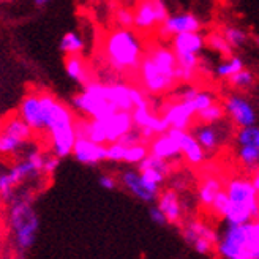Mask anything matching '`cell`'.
Segmentation results:
<instances>
[{
  "instance_id": "cell-1",
  "label": "cell",
  "mask_w": 259,
  "mask_h": 259,
  "mask_svg": "<svg viewBox=\"0 0 259 259\" xmlns=\"http://www.w3.org/2000/svg\"><path fill=\"white\" fill-rule=\"evenodd\" d=\"M176 65L177 59L172 48H152L147 56L141 59L139 63L141 82L142 87L146 89V92L152 95H160L171 90L177 82Z\"/></svg>"
},
{
  "instance_id": "cell-2",
  "label": "cell",
  "mask_w": 259,
  "mask_h": 259,
  "mask_svg": "<svg viewBox=\"0 0 259 259\" xmlns=\"http://www.w3.org/2000/svg\"><path fill=\"white\" fill-rule=\"evenodd\" d=\"M225 191L229 205L225 213V222L231 225H243L259 218V191L250 179L232 177L228 180Z\"/></svg>"
},
{
  "instance_id": "cell-3",
  "label": "cell",
  "mask_w": 259,
  "mask_h": 259,
  "mask_svg": "<svg viewBox=\"0 0 259 259\" xmlns=\"http://www.w3.org/2000/svg\"><path fill=\"white\" fill-rule=\"evenodd\" d=\"M8 222L15 234L16 250L21 254L27 253L35 245L38 229H40V218L27 194H19L11 199Z\"/></svg>"
},
{
  "instance_id": "cell-4",
  "label": "cell",
  "mask_w": 259,
  "mask_h": 259,
  "mask_svg": "<svg viewBox=\"0 0 259 259\" xmlns=\"http://www.w3.org/2000/svg\"><path fill=\"white\" fill-rule=\"evenodd\" d=\"M105 56L114 70L132 71L139 68L142 59V45L138 35L130 29H119L106 38Z\"/></svg>"
},
{
  "instance_id": "cell-5",
  "label": "cell",
  "mask_w": 259,
  "mask_h": 259,
  "mask_svg": "<svg viewBox=\"0 0 259 259\" xmlns=\"http://www.w3.org/2000/svg\"><path fill=\"white\" fill-rule=\"evenodd\" d=\"M73 106L90 119H105L119 111L108 98V84L87 82L84 90L73 98Z\"/></svg>"
},
{
  "instance_id": "cell-6",
  "label": "cell",
  "mask_w": 259,
  "mask_h": 259,
  "mask_svg": "<svg viewBox=\"0 0 259 259\" xmlns=\"http://www.w3.org/2000/svg\"><path fill=\"white\" fill-rule=\"evenodd\" d=\"M253 222V220H251ZM251 222L243 225L226 223V229L217 240V253L226 259H250V228Z\"/></svg>"
},
{
  "instance_id": "cell-7",
  "label": "cell",
  "mask_w": 259,
  "mask_h": 259,
  "mask_svg": "<svg viewBox=\"0 0 259 259\" xmlns=\"http://www.w3.org/2000/svg\"><path fill=\"white\" fill-rule=\"evenodd\" d=\"M40 100L43 105V115H45V132L48 135H54L65 130L74 128V115L68 106L56 100L51 94H40Z\"/></svg>"
},
{
  "instance_id": "cell-8",
  "label": "cell",
  "mask_w": 259,
  "mask_h": 259,
  "mask_svg": "<svg viewBox=\"0 0 259 259\" xmlns=\"http://www.w3.org/2000/svg\"><path fill=\"white\" fill-rule=\"evenodd\" d=\"M133 15V27L139 32H150L167 19L169 10H167L164 0H141Z\"/></svg>"
},
{
  "instance_id": "cell-9",
  "label": "cell",
  "mask_w": 259,
  "mask_h": 259,
  "mask_svg": "<svg viewBox=\"0 0 259 259\" xmlns=\"http://www.w3.org/2000/svg\"><path fill=\"white\" fill-rule=\"evenodd\" d=\"M182 234H184V240L190 247L198 254H202V256L212 253L218 240L217 232L210 226L199 222V220H191V222H188L184 226Z\"/></svg>"
},
{
  "instance_id": "cell-10",
  "label": "cell",
  "mask_w": 259,
  "mask_h": 259,
  "mask_svg": "<svg viewBox=\"0 0 259 259\" xmlns=\"http://www.w3.org/2000/svg\"><path fill=\"white\" fill-rule=\"evenodd\" d=\"M223 109L228 117L240 128L256 125L257 122L256 109L253 108L251 103L242 95L234 94V95L226 97L223 103Z\"/></svg>"
},
{
  "instance_id": "cell-11",
  "label": "cell",
  "mask_w": 259,
  "mask_h": 259,
  "mask_svg": "<svg viewBox=\"0 0 259 259\" xmlns=\"http://www.w3.org/2000/svg\"><path fill=\"white\" fill-rule=\"evenodd\" d=\"M202 24L199 18L193 13H179V15H169L167 19L158 27V33L161 38H172L177 33L184 32H199Z\"/></svg>"
},
{
  "instance_id": "cell-12",
  "label": "cell",
  "mask_w": 259,
  "mask_h": 259,
  "mask_svg": "<svg viewBox=\"0 0 259 259\" xmlns=\"http://www.w3.org/2000/svg\"><path fill=\"white\" fill-rule=\"evenodd\" d=\"M167 133L176 139L180 153L184 155L190 164L198 166L205 160V150L198 142V139L194 138V135L188 133L187 130H179V128H169Z\"/></svg>"
},
{
  "instance_id": "cell-13",
  "label": "cell",
  "mask_w": 259,
  "mask_h": 259,
  "mask_svg": "<svg viewBox=\"0 0 259 259\" xmlns=\"http://www.w3.org/2000/svg\"><path fill=\"white\" fill-rule=\"evenodd\" d=\"M19 117L27 123L33 133L45 132V115L40 94H27L19 105Z\"/></svg>"
},
{
  "instance_id": "cell-14",
  "label": "cell",
  "mask_w": 259,
  "mask_h": 259,
  "mask_svg": "<svg viewBox=\"0 0 259 259\" xmlns=\"http://www.w3.org/2000/svg\"><path fill=\"white\" fill-rule=\"evenodd\" d=\"M106 153H108L106 144H98V142H94L89 138H76L71 152V155H74V158L77 161L87 166H94L101 163L103 160H106Z\"/></svg>"
},
{
  "instance_id": "cell-15",
  "label": "cell",
  "mask_w": 259,
  "mask_h": 259,
  "mask_svg": "<svg viewBox=\"0 0 259 259\" xmlns=\"http://www.w3.org/2000/svg\"><path fill=\"white\" fill-rule=\"evenodd\" d=\"M106 132V144L119 141L125 133L135 128L132 111H115L108 117L101 119Z\"/></svg>"
},
{
  "instance_id": "cell-16",
  "label": "cell",
  "mask_w": 259,
  "mask_h": 259,
  "mask_svg": "<svg viewBox=\"0 0 259 259\" xmlns=\"http://www.w3.org/2000/svg\"><path fill=\"white\" fill-rule=\"evenodd\" d=\"M194 115H196V111L193 109V106L188 101H179L164 108L163 119L167 122L169 128L188 130Z\"/></svg>"
},
{
  "instance_id": "cell-17",
  "label": "cell",
  "mask_w": 259,
  "mask_h": 259,
  "mask_svg": "<svg viewBox=\"0 0 259 259\" xmlns=\"http://www.w3.org/2000/svg\"><path fill=\"white\" fill-rule=\"evenodd\" d=\"M172 51L176 54H199L205 46V36L199 32H184L172 38Z\"/></svg>"
},
{
  "instance_id": "cell-18",
  "label": "cell",
  "mask_w": 259,
  "mask_h": 259,
  "mask_svg": "<svg viewBox=\"0 0 259 259\" xmlns=\"http://www.w3.org/2000/svg\"><path fill=\"white\" fill-rule=\"evenodd\" d=\"M149 153L155 155V157H160L163 160H167V161L176 160L177 157L182 155L176 139L167 132L152 138V142L149 146Z\"/></svg>"
},
{
  "instance_id": "cell-19",
  "label": "cell",
  "mask_w": 259,
  "mask_h": 259,
  "mask_svg": "<svg viewBox=\"0 0 259 259\" xmlns=\"http://www.w3.org/2000/svg\"><path fill=\"white\" fill-rule=\"evenodd\" d=\"M176 79L179 82L194 81L199 67V54H176Z\"/></svg>"
},
{
  "instance_id": "cell-20",
  "label": "cell",
  "mask_w": 259,
  "mask_h": 259,
  "mask_svg": "<svg viewBox=\"0 0 259 259\" xmlns=\"http://www.w3.org/2000/svg\"><path fill=\"white\" fill-rule=\"evenodd\" d=\"M158 209L164 213L167 223H179L182 218V205L174 190H166L160 194Z\"/></svg>"
},
{
  "instance_id": "cell-21",
  "label": "cell",
  "mask_w": 259,
  "mask_h": 259,
  "mask_svg": "<svg viewBox=\"0 0 259 259\" xmlns=\"http://www.w3.org/2000/svg\"><path fill=\"white\" fill-rule=\"evenodd\" d=\"M122 182L126 187V190L132 194H135V196L138 199H141V201L150 204V202H153L155 199H157V194L150 193L146 188L144 182H142V179H141L139 171H126V172H123Z\"/></svg>"
},
{
  "instance_id": "cell-22",
  "label": "cell",
  "mask_w": 259,
  "mask_h": 259,
  "mask_svg": "<svg viewBox=\"0 0 259 259\" xmlns=\"http://www.w3.org/2000/svg\"><path fill=\"white\" fill-rule=\"evenodd\" d=\"M130 89H132V85H126L122 82L108 84V98L111 103H114L115 108L119 111H132L133 109Z\"/></svg>"
},
{
  "instance_id": "cell-23",
  "label": "cell",
  "mask_w": 259,
  "mask_h": 259,
  "mask_svg": "<svg viewBox=\"0 0 259 259\" xmlns=\"http://www.w3.org/2000/svg\"><path fill=\"white\" fill-rule=\"evenodd\" d=\"M194 138L198 139V142L205 152H213L222 144V135H220V132L213 125H209V123H204L202 126L196 128Z\"/></svg>"
},
{
  "instance_id": "cell-24",
  "label": "cell",
  "mask_w": 259,
  "mask_h": 259,
  "mask_svg": "<svg viewBox=\"0 0 259 259\" xmlns=\"http://www.w3.org/2000/svg\"><path fill=\"white\" fill-rule=\"evenodd\" d=\"M65 70L67 74L71 77L73 81L79 82V84H87L89 82V76H87V68H85V62L79 54H68L65 59Z\"/></svg>"
},
{
  "instance_id": "cell-25",
  "label": "cell",
  "mask_w": 259,
  "mask_h": 259,
  "mask_svg": "<svg viewBox=\"0 0 259 259\" xmlns=\"http://www.w3.org/2000/svg\"><path fill=\"white\" fill-rule=\"evenodd\" d=\"M223 190L222 188V182H220V179L213 177V176H209L204 179V182L201 184L199 187V193H198V198H199V202L202 207H209L210 209V204L215 198V194Z\"/></svg>"
},
{
  "instance_id": "cell-26",
  "label": "cell",
  "mask_w": 259,
  "mask_h": 259,
  "mask_svg": "<svg viewBox=\"0 0 259 259\" xmlns=\"http://www.w3.org/2000/svg\"><path fill=\"white\" fill-rule=\"evenodd\" d=\"M242 68H245V63L240 57L237 56H231L226 60L220 62L215 68V76L218 79H225L228 81L232 74H236L237 71H240Z\"/></svg>"
},
{
  "instance_id": "cell-27",
  "label": "cell",
  "mask_w": 259,
  "mask_h": 259,
  "mask_svg": "<svg viewBox=\"0 0 259 259\" xmlns=\"http://www.w3.org/2000/svg\"><path fill=\"white\" fill-rule=\"evenodd\" d=\"M2 130H5V132L10 133V135H15L16 138H19V139H22L25 142H27L33 135L32 128L25 123L21 117H10L7 122H4Z\"/></svg>"
},
{
  "instance_id": "cell-28",
  "label": "cell",
  "mask_w": 259,
  "mask_h": 259,
  "mask_svg": "<svg viewBox=\"0 0 259 259\" xmlns=\"http://www.w3.org/2000/svg\"><path fill=\"white\" fill-rule=\"evenodd\" d=\"M60 49H62V53H65L67 56L68 54H81L84 49V40L74 32L65 33L60 40Z\"/></svg>"
},
{
  "instance_id": "cell-29",
  "label": "cell",
  "mask_w": 259,
  "mask_h": 259,
  "mask_svg": "<svg viewBox=\"0 0 259 259\" xmlns=\"http://www.w3.org/2000/svg\"><path fill=\"white\" fill-rule=\"evenodd\" d=\"M24 144H25V141L16 138L15 135L7 133L5 130H0V155L16 153Z\"/></svg>"
},
{
  "instance_id": "cell-30",
  "label": "cell",
  "mask_w": 259,
  "mask_h": 259,
  "mask_svg": "<svg viewBox=\"0 0 259 259\" xmlns=\"http://www.w3.org/2000/svg\"><path fill=\"white\" fill-rule=\"evenodd\" d=\"M198 114V120L201 123H209V125H215L218 123L220 120H222L225 117V109L223 106L217 105V103H212L210 106H207L204 109H201Z\"/></svg>"
},
{
  "instance_id": "cell-31",
  "label": "cell",
  "mask_w": 259,
  "mask_h": 259,
  "mask_svg": "<svg viewBox=\"0 0 259 259\" xmlns=\"http://www.w3.org/2000/svg\"><path fill=\"white\" fill-rule=\"evenodd\" d=\"M142 169H157V171L163 172L164 176H167L171 172V164L167 160H163L160 157H155L152 153H147V157L138 166V171H142Z\"/></svg>"
},
{
  "instance_id": "cell-32",
  "label": "cell",
  "mask_w": 259,
  "mask_h": 259,
  "mask_svg": "<svg viewBox=\"0 0 259 259\" xmlns=\"http://www.w3.org/2000/svg\"><path fill=\"white\" fill-rule=\"evenodd\" d=\"M205 45L209 46L212 51H215V53L222 54L225 57H231L232 54V48L229 46V43L225 40L223 33H210L209 36L205 38Z\"/></svg>"
},
{
  "instance_id": "cell-33",
  "label": "cell",
  "mask_w": 259,
  "mask_h": 259,
  "mask_svg": "<svg viewBox=\"0 0 259 259\" xmlns=\"http://www.w3.org/2000/svg\"><path fill=\"white\" fill-rule=\"evenodd\" d=\"M236 141L239 146H251L259 149V126L251 125L240 128V132L236 136Z\"/></svg>"
},
{
  "instance_id": "cell-34",
  "label": "cell",
  "mask_w": 259,
  "mask_h": 259,
  "mask_svg": "<svg viewBox=\"0 0 259 259\" xmlns=\"http://www.w3.org/2000/svg\"><path fill=\"white\" fill-rule=\"evenodd\" d=\"M237 157L240 163L248 167V169H256L259 167V149L251 147V146H240Z\"/></svg>"
},
{
  "instance_id": "cell-35",
  "label": "cell",
  "mask_w": 259,
  "mask_h": 259,
  "mask_svg": "<svg viewBox=\"0 0 259 259\" xmlns=\"http://www.w3.org/2000/svg\"><path fill=\"white\" fill-rule=\"evenodd\" d=\"M147 153H149V147L146 144H142V142H138V144L126 147L123 161L128 163V164H139L142 160L147 157Z\"/></svg>"
},
{
  "instance_id": "cell-36",
  "label": "cell",
  "mask_w": 259,
  "mask_h": 259,
  "mask_svg": "<svg viewBox=\"0 0 259 259\" xmlns=\"http://www.w3.org/2000/svg\"><path fill=\"white\" fill-rule=\"evenodd\" d=\"M254 79L256 77H254L253 71L242 68L236 74H232L228 79V82L231 87H234V89H250L254 84Z\"/></svg>"
},
{
  "instance_id": "cell-37",
  "label": "cell",
  "mask_w": 259,
  "mask_h": 259,
  "mask_svg": "<svg viewBox=\"0 0 259 259\" xmlns=\"http://www.w3.org/2000/svg\"><path fill=\"white\" fill-rule=\"evenodd\" d=\"M223 36L225 40L229 43V46L232 49H237V48H242L245 43L248 41V35L245 30L239 29V27H226L223 30Z\"/></svg>"
},
{
  "instance_id": "cell-38",
  "label": "cell",
  "mask_w": 259,
  "mask_h": 259,
  "mask_svg": "<svg viewBox=\"0 0 259 259\" xmlns=\"http://www.w3.org/2000/svg\"><path fill=\"white\" fill-rule=\"evenodd\" d=\"M228 205H229V198H228V193L225 190H220L215 198L210 204V210L217 215V217H225L226 210H228Z\"/></svg>"
},
{
  "instance_id": "cell-39",
  "label": "cell",
  "mask_w": 259,
  "mask_h": 259,
  "mask_svg": "<svg viewBox=\"0 0 259 259\" xmlns=\"http://www.w3.org/2000/svg\"><path fill=\"white\" fill-rule=\"evenodd\" d=\"M248 256H250V259H259V218L251 222Z\"/></svg>"
},
{
  "instance_id": "cell-40",
  "label": "cell",
  "mask_w": 259,
  "mask_h": 259,
  "mask_svg": "<svg viewBox=\"0 0 259 259\" xmlns=\"http://www.w3.org/2000/svg\"><path fill=\"white\" fill-rule=\"evenodd\" d=\"M188 103L193 106L194 111L199 112L201 109L210 106L212 103H215V98H213V95L210 92H201V90H199V92L196 94V97H194L193 100H190Z\"/></svg>"
},
{
  "instance_id": "cell-41",
  "label": "cell",
  "mask_w": 259,
  "mask_h": 259,
  "mask_svg": "<svg viewBox=\"0 0 259 259\" xmlns=\"http://www.w3.org/2000/svg\"><path fill=\"white\" fill-rule=\"evenodd\" d=\"M125 150H126V147H125L123 144H120L119 141L109 142V146H108V153H106V160H109V161H115V163L123 161Z\"/></svg>"
},
{
  "instance_id": "cell-42",
  "label": "cell",
  "mask_w": 259,
  "mask_h": 259,
  "mask_svg": "<svg viewBox=\"0 0 259 259\" xmlns=\"http://www.w3.org/2000/svg\"><path fill=\"white\" fill-rule=\"evenodd\" d=\"M115 19H117V24L122 29H132L135 25V15L132 10L128 8H120L115 13Z\"/></svg>"
},
{
  "instance_id": "cell-43",
  "label": "cell",
  "mask_w": 259,
  "mask_h": 259,
  "mask_svg": "<svg viewBox=\"0 0 259 259\" xmlns=\"http://www.w3.org/2000/svg\"><path fill=\"white\" fill-rule=\"evenodd\" d=\"M139 174H141L142 179L147 180V182L157 184V185H161L164 182V179H166V176L163 172L157 171V169H142V171H139Z\"/></svg>"
},
{
  "instance_id": "cell-44",
  "label": "cell",
  "mask_w": 259,
  "mask_h": 259,
  "mask_svg": "<svg viewBox=\"0 0 259 259\" xmlns=\"http://www.w3.org/2000/svg\"><path fill=\"white\" fill-rule=\"evenodd\" d=\"M59 164H60V158H59V157H56V155H51V157L45 158L41 172H43L45 176H53V174L57 171Z\"/></svg>"
},
{
  "instance_id": "cell-45",
  "label": "cell",
  "mask_w": 259,
  "mask_h": 259,
  "mask_svg": "<svg viewBox=\"0 0 259 259\" xmlns=\"http://www.w3.org/2000/svg\"><path fill=\"white\" fill-rule=\"evenodd\" d=\"M119 142H120V144H123L125 147H128V146H133V144H138V142H144V141H142V136L139 133V130H138V132H136V130H130L128 133H125L119 139Z\"/></svg>"
},
{
  "instance_id": "cell-46",
  "label": "cell",
  "mask_w": 259,
  "mask_h": 259,
  "mask_svg": "<svg viewBox=\"0 0 259 259\" xmlns=\"http://www.w3.org/2000/svg\"><path fill=\"white\" fill-rule=\"evenodd\" d=\"M130 95H132V103H133V108L136 106H142V105H149V101L144 95V92L136 87H132L130 89Z\"/></svg>"
},
{
  "instance_id": "cell-47",
  "label": "cell",
  "mask_w": 259,
  "mask_h": 259,
  "mask_svg": "<svg viewBox=\"0 0 259 259\" xmlns=\"http://www.w3.org/2000/svg\"><path fill=\"white\" fill-rule=\"evenodd\" d=\"M149 215H150V218H152V222H153V223H157V225H160V226H163V225L167 223V220H166L164 213L158 209V205H157V207H150Z\"/></svg>"
},
{
  "instance_id": "cell-48",
  "label": "cell",
  "mask_w": 259,
  "mask_h": 259,
  "mask_svg": "<svg viewBox=\"0 0 259 259\" xmlns=\"http://www.w3.org/2000/svg\"><path fill=\"white\" fill-rule=\"evenodd\" d=\"M100 185L103 187V188H106V190H114L115 187H117V182H115V179L112 177V176H101L100 177Z\"/></svg>"
},
{
  "instance_id": "cell-49",
  "label": "cell",
  "mask_w": 259,
  "mask_h": 259,
  "mask_svg": "<svg viewBox=\"0 0 259 259\" xmlns=\"http://www.w3.org/2000/svg\"><path fill=\"white\" fill-rule=\"evenodd\" d=\"M198 92H199L198 87H188V89H185L184 92H182V95H180V101H190V100H193L194 97H196Z\"/></svg>"
},
{
  "instance_id": "cell-50",
  "label": "cell",
  "mask_w": 259,
  "mask_h": 259,
  "mask_svg": "<svg viewBox=\"0 0 259 259\" xmlns=\"http://www.w3.org/2000/svg\"><path fill=\"white\" fill-rule=\"evenodd\" d=\"M251 184L254 185V188L259 191V167L254 169V174H253V179H251Z\"/></svg>"
},
{
  "instance_id": "cell-51",
  "label": "cell",
  "mask_w": 259,
  "mask_h": 259,
  "mask_svg": "<svg viewBox=\"0 0 259 259\" xmlns=\"http://www.w3.org/2000/svg\"><path fill=\"white\" fill-rule=\"evenodd\" d=\"M53 0H35V4H36V7H45V5H48V4H51Z\"/></svg>"
},
{
  "instance_id": "cell-52",
  "label": "cell",
  "mask_w": 259,
  "mask_h": 259,
  "mask_svg": "<svg viewBox=\"0 0 259 259\" xmlns=\"http://www.w3.org/2000/svg\"><path fill=\"white\" fill-rule=\"evenodd\" d=\"M2 126H4V120L0 119V130H2Z\"/></svg>"
},
{
  "instance_id": "cell-53",
  "label": "cell",
  "mask_w": 259,
  "mask_h": 259,
  "mask_svg": "<svg viewBox=\"0 0 259 259\" xmlns=\"http://www.w3.org/2000/svg\"><path fill=\"white\" fill-rule=\"evenodd\" d=\"M256 45H257V46H259V35H257V36H256Z\"/></svg>"
},
{
  "instance_id": "cell-54",
  "label": "cell",
  "mask_w": 259,
  "mask_h": 259,
  "mask_svg": "<svg viewBox=\"0 0 259 259\" xmlns=\"http://www.w3.org/2000/svg\"><path fill=\"white\" fill-rule=\"evenodd\" d=\"M90 2H95V0H90Z\"/></svg>"
}]
</instances>
